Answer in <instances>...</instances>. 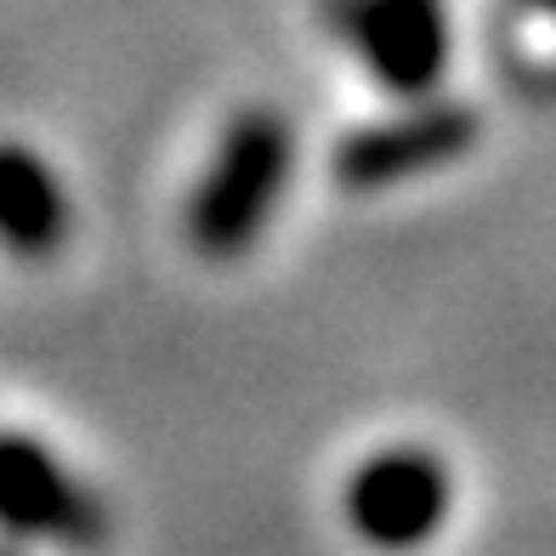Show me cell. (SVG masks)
Segmentation results:
<instances>
[{
  "mask_svg": "<svg viewBox=\"0 0 556 556\" xmlns=\"http://www.w3.org/2000/svg\"><path fill=\"white\" fill-rule=\"evenodd\" d=\"M295 176V125L273 103H250L227 119L211 165L182 205V239L205 262H239L256 250Z\"/></svg>",
  "mask_w": 556,
  "mask_h": 556,
  "instance_id": "6da1fadb",
  "label": "cell"
},
{
  "mask_svg": "<svg viewBox=\"0 0 556 556\" xmlns=\"http://www.w3.org/2000/svg\"><path fill=\"white\" fill-rule=\"evenodd\" d=\"M483 137V114L454 97H409L397 114H381L330 148V176L346 193H387L397 182L432 176L466 160Z\"/></svg>",
  "mask_w": 556,
  "mask_h": 556,
  "instance_id": "7a4b0ae2",
  "label": "cell"
},
{
  "mask_svg": "<svg viewBox=\"0 0 556 556\" xmlns=\"http://www.w3.org/2000/svg\"><path fill=\"white\" fill-rule=\"evenodd\" d=\"M346 528L381 556H409L432 545L454 511V471L426 443H387L346 477Z\"/></svg>",
  "mask_w": 556,
  "mask_h": 556,
  "instance_id": "3957f363",
  "label": "cell"
},
{
  "mask_svg": "<svg viewBox=\"0 0 556 556\" xmlns=\"http://www.w3.org/2000/svg\"><path fill=\"white\" fill-rule=\"evenodd\" d=\"M0 534L46 540L68 556H97L114 540V511L29 432H0Z\"/></svg>",
  "mask_w": 556,
  "mask_h": 556,
  "instance_id": "277c9868",
  "label": "cell"
},
{
  "mask_svg": "<svg viewBox=\"0 0 556 556\" xmlns=\"http://www.w3.org/2000/svg\"><path fill=\"white\" fill-rule=\"evenodd\" d=\"M318 23L358 52L369 80L392 97H432L448 74V0H318Z\"/></svg>",
  "mask_w": 556,
  "mask_h": 556,
  "instance_id": "5b68a950",
  "label": "cell"
},
{
  "mask_svg": "<svg viewBox=\"0 0 556 556\" xmlns=\"http://www.w3.org/2000/svg\"><path fill=\"white\" fill-rule=\"evenodd\" d=\"M74 233V199L52 160L0 137V250L17 262H52Z\"/></svg>",
  "mask_w": 556,
  "mask_h": 556,
  "instance_id": "8992f818",
  "label": "cell"
},
{
  "mask_svg": "<svg viewBox=\"0 0 556 556\" xmlns=\"http://www.w3.org/2000/svg\"><path fill=\"white\" fill-rule=\"evenodd\" d=\"M522 12H534V17H545V23H556V0H517Z\"/></svg>",
  "mask_w": 556,
  "mask_h": 556,
  "instance_id": "52a82bcc",
  "label": "cell"
},
{
  "mask_svg": "<svg viewBox=\"0 0 556 556\" xmlns=\"http://www.w3.org/2000/svg\"><path fill=\"white\" fill-rule=\"evenodd\" d=\"M0 556H29V551H23L17 540H7V545H0Z\"/></svg>",
  "mask_w": 556,
  "mask_h": 556,
  "instance_id": "ba28073f",
  "label": "cell"
}]
</instances>
